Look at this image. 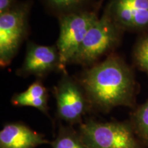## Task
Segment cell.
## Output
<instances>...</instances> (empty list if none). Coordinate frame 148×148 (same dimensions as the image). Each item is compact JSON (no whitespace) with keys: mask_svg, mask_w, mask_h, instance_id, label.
<instances>
[{"mask_svg":"<svg viewBox=\"0 0 148 148\" xmlns=\"http://www.w3.org/2000/svg\"><path fill=\"white\" fill-rule=\"evenodd\" d=\"M55 91L59 116L71 123L78 121L86 109V96L79 82L64 71Z\"/></svg>","mask_w":148,"mask_h":148,"instance_id":"cell-6","label":"cell"},{"mask_svg":"<svg viewBox=\"0 0 148 148\" xmlns=\"http://www.w3.org/2000/svg\"><path fill=\"white\" fill-rule=\"evenodd\" d=\"M86 98L92 105L108 111L116 106H131L134 103L136 83L132 70L118 56L110 54L81 75Z\"/></svg>","mask_w":148,"mask_h":148,"instance_id":"cell-1","label":"cell"},{"mask_svg":"<svg viewBox=\"0 0 148 148\" xmlns=\"http://www.w3.org/2000/svg\"><path fill=\"white\" fill-rule=\"evenodd\" d=\"M56 70L62 71L56 45H41L29 42L23 62L16 73L22 77L34 75L42 77Z\"/></svg>","mask_w":148,"mask_h":148,"instance_id":"cell-7","label":"cell"},{"mask_svg":"<svg viewBox=\"0 0 148 148\" xmlns=\"http://www.w3.org/2000/svg\"><path fill=\"white\" fill-rule=\"evenodd\" d=\"M53 148H87L86 145L69 135L62 136L59 137L53 144Z\"/></svg>","mask_w":148,"mask_h":148,"instance_id":"cell-14","label":"cell"},{"mask_svg":"<svg viewBox=\"0 0 148 148\" xmlns=\"http://www.w3.org/2000/svg\"><path fill=\"white\" fill-rule=\"evenodd\" d=\"M80 130L82 141L87 148H141L126 123L90 121Z\"/></svg>","mask_w":148,"mask_h":148,"instance_id":"cell-5","label":"cell"},{"mask_svg":"<svg viewBox=\"0 0 148 148\" xmlns=\"http://www.w3.org/2000/svg\"><path fill=\"white\" fill-rule=\"evenodd\" d=\"M134 59L140 69L148 73V36L142 38L136 45Z\"/></svg>","mask_w":148,"mask_h":148,"instance_id":"cell-13","label":"cell"},{"mask_svg":"<svg viewBox=\"0 0 148 148\" xmlns=\"http://www.w3.org/2000/svg\"><path fill=\"white\" fill-rule=\"evenodd\" d=\"M47 90L41 81L29 85L24 91L13 96L12 104L16 106H30L46 112L47 110Z\"/></svg>","mask_w":148,"mask_h":148,"instance_id":"cell-10","label":"cell"},{"mask_svg":"<svg viewBox=\"0 0 148 148\" xmlns=\"http://www.w3.org/2000/svg\"><path fill=\"white\" fill-rule=\"evenodd\" d=\"M123 31L104 10L88 29L71 64L90 66L116 47Z\"/></svg>","mask_w":148,"mask_h":148,"instance_id":"cell-2","label":"cell"},{"mask_svg":"<svg viewBox=\"0 0 148 148\" xmlns=\"http://www.w3.org/2000/svg\"><path fill=\"white\" fill-rule=\"evenodd\" d=\"M16 0H0V14L12 8L15 4Z\"/></svg>","mask_w":148,"mask_h":148,"instance_id":"cell-15","label":"cell"},{"mask_svg":"<svg viewBox=\"0 0 148 148\" xmlns=\"http://www.w3.org/2000/svg\"><path fill=\"white\" fill-rule=\"evenodd\" d=\"M29 2L15 3L0 14V64L10 65L26 38L29 27Z\"/></svg>","mask_w":148,"mask_h":148,"instance_id":"cell-3","label":"cell"},{"mask_svg":"<svg viewBox=\"0 0 148 148\" xmlns=\"http://www.w3.org/2000/svg\"><path fill=\"white\" fill-rule=\"evenodd\" d=\"M47 6L58 17L72 12L85 10L84 7L89 0H44Z\"/></svg>","mask_w":148,"mask_h":148,"instance_id":"cell-11","label":"cell"},{"mask_svg":"<svg viewBox=\"0 0 148 148\" xmlns=\"http://www.w3.org/2000/svg\"><path fill=\"white\" fill-rule=\"evenodd\" d=\"M98 18L96 11L87 10L59 16L60 32L56 47L62 71L67 64L71 63L88 29Z\"/></svg>","mask_w":148,"mask_h":148,"instance_id":"cell-4","label":"cell"},{"mask_svg":"<svg viewBox=\"0 0 148 148\" xmlns=\"http://www.w3.org/2000/svg\"><path fill=\"white\" fill-rule=\"evenodd\" d=\"M133 123L136 132L148 144V100L135 111Z\"/></svg>","mask_w":148,"mask_h":148,"instance_id":"cell-12","label":"cell"},{"mask_svg":"<svg viewBox=\"0 0 148 148\" xmlns=\"http://www.w3.org/2000/svg\"><path fill=\"white\" fill-rule=\"evenodd\" d=\"M45 142L39 134L21 123H9L0 132L1 148H34Z\"/></svg>","mask_w":148,"mask_h":148,"instance_id":"cell-9","label":"cell"},{"mask_svg":"<svg viewBox=\"0 0 148 148\" xmlns=\"http://www.w3.org/2000/svg\"><path fill=\"white\" fill-rule=\"evenodd\" d=\"M105 11L122 30L148 27V0H111Z\"/></svg>","mask_w":148,"mask_h":148,"instance_id":"cell-8","label":"cell"}]
</instances>
